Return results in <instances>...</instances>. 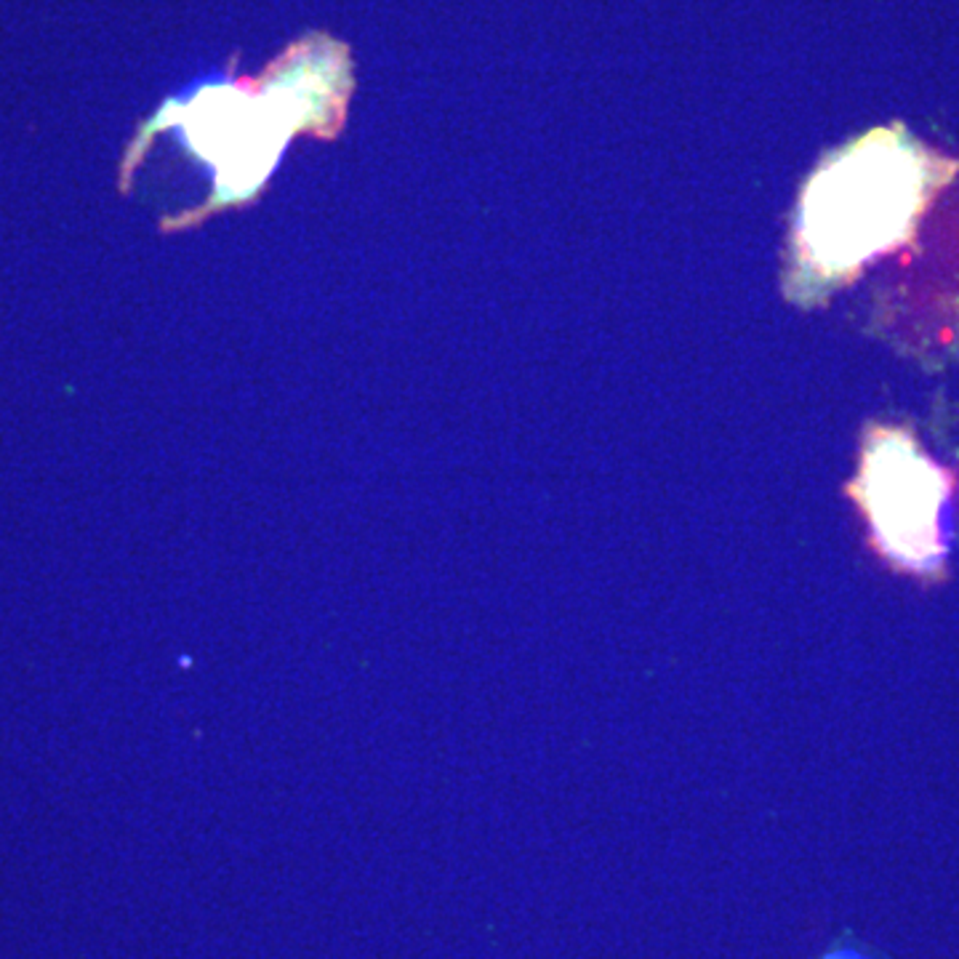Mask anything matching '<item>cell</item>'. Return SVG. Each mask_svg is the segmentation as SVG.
<instances>
[{
	"label": "cell",
	"instance_id": "cell-2",
	"mask_svg": "<svg viewBox=\"0 0 959 959\" xmlns=\"http://www.w3.org/2000/svg\"><path fill=\"white\" fill-rule=\"evenodd\" d=\"M853 496L874 546L895 571L938 578L948 557L951 480L901 430H874L863 445Z\"/></svg>",
	"mask_w": 959,
	"mask_h": 959
},
{
	"label": "cell",
	"instance_id": "cell-1",
	"mask_svg": "<svg viewBox=\"0 0 959 959\" xmlns=\"http://www.w3.org/2000/svg\"><path fill=\"white\" fill-rule=\"evenodd\" d=\"M930 166L898 131H871L816 174L800 237L821 277L848 275L904 240L927 195Z\"/></svg>",
	"mask_w": 959,
	"mask_h": 959
},
{
	"label": "cell",
	"instance_id": "cell-3",
	"mask_svg": "<svg viewBox=\"0 0 959 959\" xmlns=\"http://www.w3.org/2000/svg\"><path fill=\"white\" fill-rule=\"evenodd\" d=\"M821 959H871V957H869V954H863V951H858V948H853V946H842V948H834V951L824 954Z\"/></svg>",
	"mask_w": 959,
	"mask_h": 959
}]
</instances>
